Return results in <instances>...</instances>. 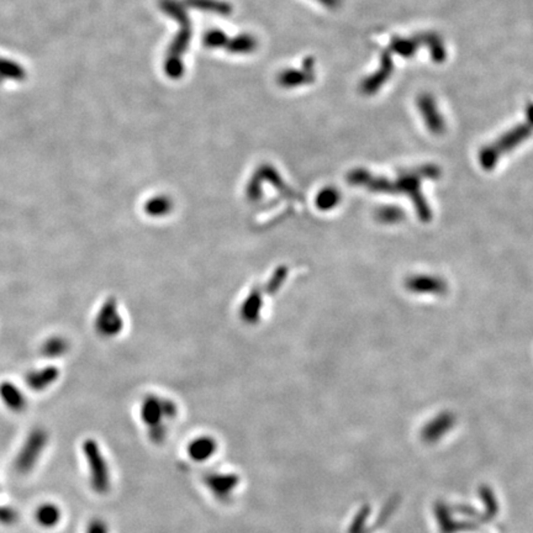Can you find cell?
<instances>
[{
    "instance_id": "6da1fadb",
    "label": "cell",
    "mask_w": 533,
    "mask_h": 533,
    "mask_svg": "<svg viewBox=\"0 0 533 533\" xmlns=\"http://www.w3.org/2000/svg\"><path fill=\"white\" fill-rule=\"evenodd\" d=\"M440 175H441V169L437 166L426 164L416 168L404 169L395 180H386L384 177L372 175L365 169H353L347 175V180L351 184L365 186L368 191L408 196L414 202L421 221L429 223L432 218V212L422 196L421 182L424 180H436Z\"/></svg>"
},
{
    "instance_id": "7a4b0ae2",
    "label": "cell",
    "mask_w": 533,
    "mask_h": 533,
    "mask_svg": "<svg viewBox=\"0 0 533 533\" xmlns=\"http://www.w3.org/2000/svg\"><path fill=\"white\" fill-rule=\"evenodd\" d=\"M161 9L173 17L180 24V31L175 35L173 42L169 46L168 52L164 61V72L172 79H180L184 73L183 55L189 47L191 40V22L184 8L175 0H162Z\"/></svg>"
},
{
    "instance_id": "3957f363",
    "label": "cell",
    "mask_w": 533,
    "mask_h": 533,
    "mask_svg": "<svg viewBox=\"0 0 533 533\" xmlns=\"http://www.w3.org/2000/svg\"><path fill=\"white\" fill-rule=\"evenodd\" d=\"M533 134V103H528L526 106V120L518 125L501 135L496 141L491 142L488 146L482 148L479 152V164L485 170L495 168L502 156H505Z\"/></svg>"
},
{
    "instance_id": "277c9868",
    "label": "cell",
    "mask_w": 533,
    "mask_h": 533,
    "mask_svg": "<svg viewBox=\"0 0 533 533\" xmlns=\"http://www.w3.org/2000/svg\"><path fill=\"white\" fill-rule=\"evenodd\" d=\"M177 415L175 404L157 397H148L142 403V421L148 427L150 438L156 443L164 441L167 433L166 421L173 419Z\"/></svg>"
},
{
    "instance_id": "5b68a950",
    "label": "cell",
    "mask_w": 533,
    "mask_h": 533,
    "mask_svg": "<svg viewBox=\"0 0 533 533\" xmlns=\"http://www.w3.org/2000/svg\"><path fill=\"white\" fill-rule=\"evenodd\" d=\"M204 45L209 49H225L236 55H247L256 51L258 40L250 33H242L236 38H229L220 30H212L204 35Z\"/></svg>"
},
{
    "instance_id": "8992f818",
    "label": "cell",
    "mask_w": 533,
    "mask_h": 533,
    "mask_svg": "<svg viewBox=\"0 0 533 533\" xmlns=\"http://www.w3.org/2000/svg\"><path fill=\"white\" fill-rule=\"evenodd\" d=\"M83 451L90 469V484L93 489L99 494H105L110 489V473L98 443L93 440H87L84 442Z\"/></svg>"
},
{
    "instance_id": "52a82bcc",
    "label": "cell",
    "mask_w": 533,
    "mask_h": 533,
    "mask_svg": "<svg viewBox=\"0 0 533 533\" xmlns=\"http://www.w3.org/2000/svg\"><path fill=\"white\" fill-rule=\"evenodd\" d=\"M394 72V61L392 58V52L389 49H384L381 55V65L373 74L365 78L359 84V90L365 95H373L381 90V88L385 84Z\"/></svg>"
},
{
    "instance_id": "ba28073f",
    "label": "cell",
    "mask_w": 533,
    "mask_h": 533,
    "mask_svg": "<svg viewBox=\"0 0 533 533\" xmlns=\"http://www.w3.org/2000/svg\"><path fill=\"white\" fill-rule=\"evenodd\" d=\"M47 443V433L42 430H35L29 436L28 441L20 452L17 461V468L22 473H28L35 466L41 452Z\"/></svg>"
},
{
    "instance_id": "9c48e42d",
    "label": "cell",
    "mask_w": 533,
    "mask_h": 533,
    "mask_svg": "<svg viewBox=\"0 0 533 533\" xmlns=\"http://www.w3.org/2000/svg\"><path fill=\"white\" fill-rule=\"evenodd\" d=\"M416 104L429 131L433 135L445 134L447 127L446 120L443 119V116L440 113L436 99L429 93H422L417 97Z\"/></svg>"
},
{
    "instance_id": "30bf717a",
    "label": "cell",
    "mask_w": 533,
    "mask_h": 533,
    "mask_svg": "<svg viewBox=\"0 0 533 533\" xmlns=\"http://www.w3.org/2000/svg\"><path fill=\"white\" fill-rule=\"evenodd\" d=\"M315 65L316 62L312 57H306L299 70H285L280 72L278 76V84L287 89L311 84L315 82Z\"/></svg>"
},
{
    "instance_id": "8fae6325",
    "label": "cell",
    "mask_w": 533,
    "mask_h": 533,
    "mask_svg": "<svg viewBox=\"0 0 533 533\" xmlns=\"http://www.w3.org/2000/svg\"><path fill=\"white\" fill-rule=\"evenodd\" d=\"M204 483L216 499L228 501L237 488L239 478L234 473H209L204 477Z\"/></svg>"
},
{
    "instance_id": "7c38bea8",
    "label": "cell",
    "mask_w": 533,
    "mask_h": 533,
    "mask_svg": "<svg viewBox=\"0 0 533 533\" xmlns=\"http://www.w3.org/2000/svg\"><path fill=\"white\" fill-rule=\"evenodd\" d=\"M406 289L416 294H445L447 283L445 279L433 276H413L405 282Z\"/></svg>"
},
{
    "instance_id": "4fadbf2b",
    "label": "cell",
    "mask_w": 533,
    "mask_h": 533,
    "mask_svg": "<svg viewBox=\"0 0 533 533\" xmlns=\"http://www.w3.org/2000/svg\"><path fill=\"white\" fill-rule=\"evenodd\" d=\"M421 46H422V40L420 33H417L411 38H400V36L392 38L388 49L404 58H411L417 54Z\"/></svg>"
},
{
    "instance_id": "5bb4252c",
    "label": "cell",
    "mask_w": 533,
    "mask_h": 533,
    "mask_svg": "<svg viewBox=\"0 0 533 533\" xmlns=\"http://www.w3.org/2000/svg\"><path fill=\"white\" fill-rule=\"evenodd\" d=\"M216 450H218V445L215 440L209 436H202L191 442V446L188 448V453L191 459H194L196 462H204L209 458H212Z\"/></svg>"
},
{
    "instance_id": "9a60e30c",
    "label": "cell",
    "mask_w": 533,
    "mask_h": 533,
    "mask_svg": "<svg viewBox=\"0 0 533 533\" xmlns=\"http://www.w3.org/2000/svg\"><path fill=\"white\" fill-rule=\"evenodd\" d=\"M422 40V46H426L430 52L431 58L435 63H442L447 58L446 45L441 36L436 33H420Z\"/></svg>"
},
{
    "instance_id": "2e32d148",
    "label": "cell",
    "mask_w": 533,
    "mask_h": 533,
    "mask_svg": "<svg viewBox=\"0 0 533 533\" xmlns=\"http://www.w3.org/2000/svg\"><path fill=\"white\" fill-rule=\"evenodd\" d=\"M185 4L196 10L228 17L232 13V6L223 0H185Z\"/></svg>"
},
{
    "instance_id": "e0dca14e",
    "label": "cell",
    "mask_w": 533,
    "mask_h": 533,
    "mask_svg": "<svg viewBox=\"0 0 533 533\" xmlns=\"http://www.w3.org/2000/svg\"><path fill=\"white\" fill-rule=\"evenodd\" d=\"M61 520L60 509L52 504H46L38 507L36 511V521L44 527H54Z\"/></svg>"
},
{
    "instance_id": "ac0fdd59",
    "label": "cell",
    "mask_w": 533,
    "mask_h": 533,
    "mask_svg": "<svg viewBox=\"0 0 533 533\" xmlns=\"http://www.w3.org/2000/svg\"><path fill=\"white\" fill-rule=\"evenodd\" d=\"M404 214L403 209L394 205H388V207H381L376 212V220L381 223H397L403 221Z\"/></svg>"
},
{
    "instance_id": "d6986e66",
    "label": "cell",
    "mask_w": 533,
    "mask_h": 533,
    "mask_svg": "<svg viewBox=\"0 0 533 533\" xmlns=\"http://www.w3.org/2000/svg\"><path fill=\"white\" fill-rule=\"evenodd\" d=\"M340 193L337 189H333V188H327L325 191H322L319 196H317V207L320 209H332L335 205H337L340 202Z\"/></svg>"
},
{
    "instance_id": "ffe728a7",
    "label": "cell",
    "mask_w": 533,
    "mask_h": 533,
    "mask_svg": "<svg viewBox=\"0 0 533 533\" xmlns=\"http://www.w3.org/2000/svg\"><path fill=\"white\" fill-rule=\"evenodd\" d=\"M3 394H4L3 395L4 400H6V403L8 404L9 408H13V410H22L24 408V400H22V394L19 395V392H15L13 388L6 389V390L3 392Z\"/></svg>"
},
{
    "instance_id": "44dd1931",
    "label": "cell",
    "mask_w": 533,
    "mask_h": 533,
    "mask_svg": "<svg viewBox=\"0 0 533 533\" xmlns=\"http://www.w3.org/2000/svg\"><path fill=\"white\" fill-rule=\"evenodd\" d=\"M109 528L108 525L102 520H94L88 525L87 533H108Z\"/></svg>"
},
{
    "instance_id": "7402d4cb",
    "label": "cell",
    "mask_w": 533,
    "mask_h": 533,
    "mask_svg": "<svg viewBox=\"0 0 533 533\" xmlns=\"http://www.w3.org/2000/svg\"><path fill=\"white\" fill-rule=\"evenodd\" d=\"M316 1L328 9H337L342 4V0H316Z\"/></svg>"
}]
</instances>
